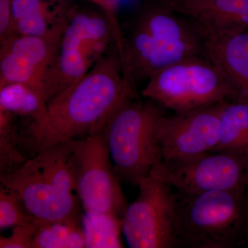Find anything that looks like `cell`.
Here are the masks:
<instances>
[{
    "label": "cell",
    "instance_id": "cell-6",
    "mask_svg": "<svg viewBox=\"0 0 248 248\" xmlns=\"http://www.w3.org/2000/svg\"><path fill=\"white\" fill-rule=\"evenodd\" d=\"M141 95L174 113L241 97L221 68L205 56L186 59L156 72L147 80Z\"/></svg>",
    "mask_w": 248,
    "mask_h": 248
},
{
    "label": "cell",
    "instance_id": "cell-22",
    "mask_svg": "<svg viewBox=\"0 0 248 248\" xmlns=\"http://www.w3.org/2000/svg\"><path fill=\"white\" fill-rule=\"evenodd\" d=\"M37 226L35 221L15 227L10 236H0V248H33Z\"/></svg>",
    "mask_w": 248,
    "mask_h": 248
},
{
    "label": "cell",
    "instance_id": "cell-12",
    "mask_svg": "<svg viewBox=\"0 0 248 248\" xmlns=\"http://www.w3.org/2000/svg\"><path fill=\"white\" fill-rule=\"evenodd\" d=\"M190 21L205 40L248 30V0H162Z\"/></svg>",
    "mask_w": 248,
    "mask_h": 248
},
{
    "label": "cell",
    "instance_id": "cell-24",
    "mask_svg": "<svg viewBox=\"0 0 248 248\" xmlns=\"http://www.w3.org/2000/svg\"><path fill=\"white\" fill-rule=\"evenodd\" d=\"M16 35L11 0H0V44Z\"/></svg>",
    "mask_w": 248,
    "mask_h": 248
},
{
    "label": "cell",
    "instance_id": "cell-4",
    "mask_svg": "<svg viewBox=\"0 0 248 248\" xmlns=\"http://www.w3.org/2000/svg\"><path fill=\"white\" fill-rule=\"evenodd\" d=\"M177 192L180 248H234L248 239L247 189Z\"/></svg>",
    "mask_w": 248,
    "mask_h": 248
},
{
    "label": "cell",
    "instance_id": "cell-8",
    "mask_svg": "<svg viewBox=\"0 0 248 248\" xmlns=\"http://www.w3.org/2000/svg\"><path fill=\"white\" fill-rule=\"evenodd\" d=\"M138 186V198L128 204L122 220V234L128 247L180 248L176 191L153 171Z\"/></svg>",
    "mask_w": 248,
    "mask_h": 248
},
{
    "label": "cell",
    "instance_id": "cell-23",
    "mask_svg": "<svg viewBox=\"0 0 248 248\" xmlns=\"http://www.w3.org/2000/svg\"><path fill=\"white\" fill-rule=\"evenodd\" d=\"M86 1H89L91 4L97 6L107 14L113 29L115 43L118 46L123 45V31L119 24L117 15L120 0H86Z\"/></svg>",
    "mask_w": 248,
    "mask_h": 248
},
{
    "label": "cell",
    "instance_id": "cell-15",
    "mask_svg": "<svg viewBox=\"0 0 248 248\" xmlns=\"http://www.w3.org/2000/svg\"><path fill=\"white\" fill-rule=\"evenodd\" d=\"M205 56L221 68L241 97L248 99V31L205 40Z\"/></svg>",
    "mask_w": 248,
    "mask_h": 248
},
{
    "label": "cell",
    "instance_id": "cell-17",
    "mask_svg": "<svg viewBox=\"0 0 248 248\" xmlns=\"http://www.w3.org/2000/svg\"><path fill=\"white\" fill-rule=\"evenodd\" d=\"M0 110L29 119L31 124H39L46 117L48 103L32 86L8 83L0 86Z\"/></svg>",
    "mask_w": 248,
    "mask_h": 248
},
{
    "label": "cell",
    "instance_id": "cell-26",
    "mask_svg": "<svg viewBox=\"0 0 248 248\" xmlns=\"http://www.w3.org/2000/svg\"><path fill=\"white\" fill-rule=\"evenodd\" d=\"M245 182L248 190V151L244 153Z\"/></svg>",
    "mask_w": 248,
    "mask_h": 248
},
{
    "label": "cell",
    "instance_id": "cell-9",
    "mask_svg": "<svg viewBox=\"0 0 248 248\" xmlns=\"http://www.w3.org/2000/svg\"><path fill=\"white\" fill-rule=\"evenodd\" d=\"M152 171L182 195L247 189L242 153L213 151L188 159L161 161Z\"/></svg>",
    "mask_w": 248,
    "mask_h": 248
},
{
    "label": "cell",
    "instance_id": "cell-5",
    "mask_svg": "<svg viewBox=\"0 0 248 248\" xmlns=\"http://www.w3.org/2000/svg\"><path fill=\"white\" fill-rule=\"evenodd\" d=\"M163 115L162 108L155 102L135 97L111 116L104 133L121 180L138 186L161 162L156 128Z\"/></svg>",
    "mask_w": 248,
    "mask_h": 248
},
{
    "label": "cell",
    "instance_id": "cell-21",
    "mask_svg": "<svg viewBox=\"0 0 248 248\" xmlns=\"http://www.w3.org/2000/svg\"><path fill=\"white\" fill-rule=\"evenodd\" d=\"M35 221L22 199L14 191L0 185V229Z\"/></svg>",
    "mask_w": 248,
    "mask_h": 248
},
{
    "label": "cell",
    "instance_id": "cell-3",
    "mask_svg": "<svg viewBox=\"0 0 248 248\" xmlns=\"http://www.w3.org/2000/svg\"><path fill=\"white\" fill-rule=\"evenodd\" d=\"M71 141L37 151L17 170L0 174L1 186L14 191L37 223L58 221L82 215L68 159Z\"/></svg>",
    "mask_w": 248,
    "mask_h": 248
},
{
    "label": "cell",
    "instance_id": "cell-19",
    "mask_svg": "<svg viewBox=\"0 0 248 248\" xmlns=\"http://www.w3.org/2000/svg\"><path fill=\"white\" fill-rule=\"evenodd\" d=\"M85 247L120 248L122 219L107 214L85 212L82 216Z\"/></svg>",
    "mask_w": 248,
    "mask_h": 248
},
{
    "label": "cell",
    "instance_id": "cell-20",
    "mask_svg": "<svg viewBox=\"0 0 248 248\" xmlns=\"http://www.w3.org/2000/svg\"><path fill=\"white\" fill-rule=\"evenodd\" d=\"M17 116L0 110V174H11L28 161L23 154Z\"/></svg>",
    "mask_w": 248,
    "mask_h": 248
},
{
    "label": "cell",
    "instance_id": "cell-25",
    "mask_svg": "<svg viewBox=\"0 0 248 248\" xmlns=\"http://www.w3.org/2000/svg\"><path fill=\"white\" fill-rule=\"evenodd\" d=\"M46 3L45 0H11L14 22L40 11Z\"/></svg>",
    "mask_w": 248,
    "mask_h": 248
},
{
    "label": "cell",
    "instance_id": "cell-11",
    "mask_svg": "<svg viewBox=\"0 0 248 248\" xmlns=\"http://www.w3.org/2000/svg\"><path fill=\"white\" fill-rule=\"evenodd\" d=\"M66 24V8L46 35H16L0 44V86L22 83L43 94L46 73L58 52Z\"/></svg>",
    "mask_w": 248,
    "mask_h": 248
},
{
    "label": "cell",
    "instance_id": "cell-7",
    "mask_svg": "<svg viewBox=\"0 0 248 248\" xmlns=\"http://www.w3.org/2000/svg\"><path fill=\"white\" fill-rule=\"evenodd\" d=\"M68 168L85 212L107 214L123 220L128 204L114 169L104 130L72 140Z\"/></svg>",
    "mask_w": 248,
    "mask_h": 248
},
{
    "label": "cell",
    "instance_id": "cell-1",
    "mask_svg": "<svg viewBox=\"0 0 248 248\" xmlns=\"http://www.w3.org/2000/svg\"><path fill=\"white\" fill-rule=\"evenodd\" d=\"M139 97L115 45L81 80L48 103L46 117L30 124L27 143L35 153L46 147L102 131L125 101Z\"/></svg>",
    "mask_w": 248,
    "mask_h": 248
},
{
    "label": "cell",
    "instance_id": "cell-13",
    "mask_svg": "<svg viewBox=\"0 0 248 248\" xmlns=\"http://www.w3.org/2000/svg\"><path fill=\"white\" fill-rule=\"evenodd\" d=\"M93 65L78 39L64 29L58 52L44 79L42 92L47 103L82 79Z\"/></svg>",
    "mask_w": 248,
    "mask_h": 248
},
{
    "label": "cell",
    "instance_id": "cell-18",
    "mask_svg": "<svg viewBox=\"0 0 248 248\" xmlns=\"http://www.w3.org/2000/svg\"><path fill=\"white\" fill-rule=\"evenodd\" d=\"M82 216L38 223L33 248H86Z\"/></svg>",
    "mask_w": 248,
    "mask_h": 248
},
{
    "label": "cell",
    "instance_id": "cell-16",
    "mask_svg": "<svg viewBox=\"0 0 248 248\" xmlns=\"http://www.w3.org/2000/svg\"><path fill=\"white\" fill-rule=\"evenodd\" d=\"M248 151V99L239 97L222 104L219 139L215 151Z\"/></svg>",
    "mask_w": 248,
    "mask_h": 248
},
{
    "label": "cell",
    "instance_id": "cell-10",
    "mask_svg": "<svg viewBox=\"0 0 248 248\" xmlns=\"http://www.w3.org/2000/svg\"><path fill=\"white\" fill-rule=\"evenodd\" d=\"M223 102L161 116L156 128L161 161L188 159L215 151Z\"/></svg>",
    "mask_w": 248,
    "mask_h": 248
},
{
    "label": "cell",
    "instance_id": "cell-2",
    "mask_svg": "<svg viewBox=\"0 0 248 248\" xmlns=\"http://www.w3.org/2000/svg\"><path fill=\"white\" fill-rule=\"evenodd\" d=\"M123 37L125 72L135 84L173 63L205 56L203 35L162 0H145Z\"/></svg>",
    "mask_w": 248,
    "mask_h": 248
},
{
    "label": "cell",
    "instance_id": "cell-14",
    "mask_svg": "<svg viewBox=\"0 0 248 248\" xmlns=\"http://www.w3.org/2000/svg\"><path fill=\"white\" fill-rule=\"evenodd\" d=\"M66 29L78 37L81 48L93 64L115 45L112 24L101 9H80L67 3Z\"/></svg>",
    "mask_w": 248,
    "mask_h": 248
}]
</instances>
